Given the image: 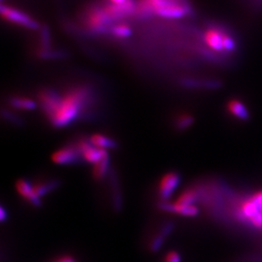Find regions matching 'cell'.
Returning a JSON list of instances; mask_svg holds the SVG:
<instances>
[{"mask_svg":"<svg viewBox=\"0 0 262 262\" xmlns=\"http://www.w3.org/2000/svg\"><path fill=\"white\" fill-rule=\"evenodd\" d=\"M93 88L89 84H76L63 93L45 88L38 93V104L56 128H63L85 115L94 101Z\"/></svg>","mask_w":262,"mask_h":262,"instance_id":"obj_1","label":"cell"},{"mask_svg":"<svg viewBox=\"0 0 262 262\" xmlns=\"http://www.w3.org/2000/svg\"><path fill=\"white\" fill-rule=\"evenodd\" d=\"M192 13L187 0H139L135 15L139 18L156 15L164 19H182Z\"/></svg>","mask_w":262,"mask_h":262,"instance_id":"obj_2","label":"cell"},{"mask_svg":"<svg viewBox=\"0 0 262 262\" xmlns=\"http://www.w3.org/2000/svg\"><path fill=\"white\" fill-rule=\"evenodd\" d=\"M202 40L211 51L219 54H232L238 47L236 39L222 28H207Z\"/></svg>","mask_w":262,"mask_h":262,"instance_id":"obj_3","label":"cell"},{"mask_svg":"<svg viewBox=\"0 0 262 262\" xmlns=\"http://www.w3.org/2000/svg\"><path fill=\"white\" fill-rule=\"evenodd\" d=\"M84 23L88 30L95 33H106L110 32V29L115 25V19L104 7L95 6L86 12Z\"/></svg>","mask_w":262,"mask_h":262,"instance_id":"obj_4","label":"cell"},{"mask_svg":"<svg viewBox=\"0 0 262 262\" xmlns=\"http://www.w3.org/2000/svg\"><path fill=\"white\" fill-rule=\"evenodd\" d=\"M0 11L2 19L9 21L11 24L17 25L21 28H28L30 30H40L41 28L40 24L36 19H33L27 13L17 8L2 4L0 7Z\"/></svg>","mask_w":262,"mask_h":262,"instance_id":"obj_5","label":"cell"},{"mask_svg":"<svg viewBox=\"0 0 262 262\" xmlns=\"http://www.w3.org/2000/svg\"><path fill=\"white\" fill-rule=\"evenodd\" d=\"M51 159L53 163L64 166L80 164L84 161L83 156L76 144V141L55 150L51 156Z\"/></svg>","mask_w":262,"mask_h":262,"instance_id":"obj_6","label":"cell"},{"mask_svg":"<svg viewBox=\"0 0 262 262\" xmlns=\"http://www.w3.org/2000/svg\"><path fill=\"white\" fill-rule=\"evenodd\" d=\"M181 180L182 177L177 171H169L165 173L159 180L157 189L159 201H169L175 190L180 186Z\"/></svg>","mask_w":262,"mask_h":262,"instance_id":"obj_7","label":"cell"},{"mask_svg":"<svg viewBox=\"0 0 262 262\" xmlns=\"http://www.w3.org/2000/svg\"><path fill=\"white\" fill-rule=\"evenodd\" d=\"M16 190L19 193V196L21 197L26 202H28L31 206L39 207L42 206V198L38 196L34 190L33 184L28 180V179L20 178L16 182Z\"/></svg>","mask_w":262,"mask_h":262,"instance_id":"obj_8","label":"cell"},{"mask_svg":"<svg viewBox=\"0 0 262 262\" xmlns=\"http://www.w3.org/2000/svg\"><path fill=\"white\" fill-rule=\"evenodd\" d=\"M158 208L159 210L166 213L177 214V215L187 216V217H195L200 214V210L196 205H182L177 202L159 201Z\"/></svg>","mask_w":262,"mask_h":262,"instance_id":"obj_9","label":"cell"},{"mask_svg":"<svg viewBox=\"0 0 262 262\" xmlns=\"http://www.w3.org/2000/svg\"><path fill=\"white\" fill-rule=\"evenodd\" d=\"M174 229L173 223H167L163 225L159 230V232L152 237L149 244V249L151 253H157L160 250V248L163 246L165 240L168 238L169 235Z\"/></svg>","mask_w":262,"mask_h":262,"instance_id":"obj_10","label":"cell"},{"mask_svg":"<svg viewBox=\"0 0 262 262\" xmlns=\"http://www.w3.org/2000/svg\"><path fill=\"white\" fill-rule=\"evenodd\" d=\"M226 109L228 113L239 121H248L250 119V111L247 105L239 99H231L227 102Z\"/></svg>","mask_w":262,"mask_h":262,"instance_id":"obj_11","label":"cell"},{"mask_svg":"<svg viewBox=\"0 0 262 262\" xmlns=\"http://www.w3.org/2000/svg\"><path fill=\"white\" fill-rule=\"evenodd\" d=\"M61 182L58 179H46L38 181L37 183L33 184L34 190L40 198L46 196L50 192L55 191L56 188L60 187Z\"/></svg>","mask_w":262,"mask_h":262,"instance_id":"obj_12","label":"cell"},{"mask_svg":"<svg viewBox=\"0 0 262 262\" xmlns=\"http://www.w3.org/2000/svg\"><path fill=\"white\" fill-rule=\"evenodd\" d=\"M8 103L11 107L21 110V111H32L37 108L38 104L35 100L23 96V95H13L9 97Z\"/></svg>","mask_w":262,"mask_h":262,"instance_id":"obj_13","label":"cell"},{"mask_svg":"<svg viewBox=\"0 0 262 262\" xmlns=\"http://www.w3.org/2000/svg\"><path fill=\"white\" fill-rule=\"evenodd\" d=\"M182 84L191 89H206V90H215L222 86V82L213 79H185L182 81Z\"/></svg>","mask_w":262,"mask_h":262,"instance_id":"obj_14","label":"cell"},{"mask_svg":"<svg viewBox=\"0 0 262 262\" xmlns=\"http://www.w3.org/2000/svg\"><path fill=\"white\" fill-rule=\"evenodd\" d=\"M89 139L96 148L103 149V150H115L119 146L118 142L115 139L101 133H95L94 135L90 136Z\"/></svg>","mask_w":262,"mask_h":262,"instance_id":"obj_15","label":"cell"},{"mask_svg":"<svg viewBox=\"0 0 262 262\" xmlns=\"http://www.w3.org/2000/svg\"><path fill=\"white\" fill-rule=\"evenodd\" d=\"M199 200H200V195H199L198 187H189L181 192V194L179 195L175 202L182 205H196Z\"/></svg>","mask_w":262,"mask_h":262,"instance_id":"obj_16","label":"cell"},{"mask_svg":"<svg viewBox=\"0 0 262 262\" xmlns=\"http://www.w3.org/2000/svg\"><path fill=\"white\" fill-rule=\"evenodd\" d=\"M109 174H110V156L104 158L97 163L94 164L93 178L96 182H101L106 177H109Z\"/></svg>","mask_w":262,"mask_h":262,"instance_id":"obj_17","label":"cell"},{"mask_svg":"<svg viewBox=\"0 0 262 262\" xmlns=\"http://www.w3.org/2000/svg\"><path fill=\"white\" fill-rule=\"evenodd\" d=\"M112 177V206L113 209L115 210V212H120L123 206V200H122V193L119 183H118V179L116 178V176L114 175V173H111L110 175Z\"/></svg>","mask_w":262,"mask_h":262,"instance_id":"obj_18","label":"cell"},{"mask_svg":"<svg viewBox=\"0 0 262 262\" xmlns=\"http://www.w3.org/2000/svg\"><path fill=\"white\" fill-rule=\"evenodd\" d=\"M195 122L194 117L189 113H182L179 114L178 116L174 120V126L176 130L184 131L187 130Z\"/></svg>","mask_w":262,"mask_h":262,"instance_id":"obj_19","label":"cell"},{"mask_svg":"<svg viewBox=\"0 0 262 262\" xmlns=\"http://www.w3.org/2000/svg\"><path fill=\"white\" fill-rule=\"evenodd\" d=\"M110 33L114 37L124 39V38L130 37L132 35V28L126 24L119 23L113 26L110 29Z\"/></svg>","mask_w":262,"mask_h":262,"instance_id":"obj_20","label":"cell"},{"mask_svg":"<svg viewBox=\"0 0 262 262\" xmlns=\"http://www.w3.org/2000/svg\"><path fill=\"white\" fill-rule=\"evenodd\" d=\"M67 56L68 55L63 51H54L52 49L38 51V56L43 59H61L67 57Z\"/></svg>","mask_w":262,"mask_h":262,"instance_id":"obj_21","label":"cell"},{"mask_svg":"<svg viewBox=\"0 0 262 262\" xmlns=\"http://www.w3.org/2000/svg\"><path fill=\"white\" fill-rule=\"evenodd\" d=\"M40 50H50L51 49V33L50 29L44 26L40 28Z\"/></svg>","mask_w":262,"mask_h":262,"instance_id":"obj_22","label":"cell"},{"mask_svg":"<svg viewBox=\"0 0 262 262\" xmlns=\"http://www.w3.org/2000/svg\"><path fill=\"white\" fill-rule=\"evenodd\" d=\"M2 115L3 117L8 121V122H12L16 125H23V121L21 119L16 116L14 113L10 112V111H6V110H3L2 111Z\"/></svg>","mask_w":262,"mask_h":262,"instance_id":"obj_23","label":"cell"},{"mask_svg":"<svg viewBox=\"0 0 262 262\" xmlns=\"http://www.w3.org/2000/svg\"><path fill=\"white\" fill-rule=\"evenodd\" d=\"M164 262H182L181 254L176 251H170L165 254Z\"/></svg>","mask_w":262,"mask_h":262,"instance_id":"obj_24","label":"cell"},{"mask_svg":"<svg viewBox=\"0 0 262 262\" xmlns=\"http://www.w3.org/2000/svg\"><path fill=\"white\" fill-rule=\"evenodd\" d=\"M253 203L258 207L262 211V190L253 193L252 196L250 197Z\"/></svg>","mask_w":262,"mask_h":262,"instance_id":"obj_25","label":"cell"},{"mask_svg":"<svg viewBox=\"0 0 262 262\" xmlns=\"http://www.w3.org/2000/svg\"><path fill=\"white\" fill-rule=\"evenodd\" d=\"M51 262H78L75 258L71 255H61L59 257L56 258L55 260Z\"/></svg>","mask_w":262,"mask_h":262,"instance_id":"obj_26","label":"cell"},{"mask_svg":"<svg viewBox=\"0 0 262 262\" xmlns=\"http://www.w3.org/2000/svg\"><path fill=\"white\" fill-rule=\"evenodd\" d=\"M7 219H8V215H7V212L5 210V207H0V220H1V222L5 223Z\"/></svg>","mask_w":262,"mask_h":262,"instance_id":"obj_27","label":"cell"},{"mask_svg":"<svg viewBox=\"0 0 262 262\" xmlns=\"http://www.w3.org/2000/svg\"><path fill=\"white\" fill-rule=\"evenodd\" d=\"M126 1L127 0H109L110 3L116 4V5H122V4H124Z\"/></svg>","mask_w":262,"mask_h":262,"instance_id":"obj_28","label":"cell"},{"mask_svg":"<svg viewBox=\"0 0 262 262\" xmlns=\"http://www.w3.org/2000/svg\"><path fill=\"white\" fill-rule=\"evenodd\" d=\"M255 1H257V2H260V3H262V0H255Z\"/></svg>","mask_w":262,"mask_h":262,"instance_id":"obj_29","label":"cell"}]
</instances>
